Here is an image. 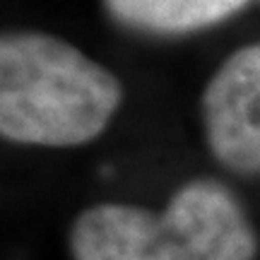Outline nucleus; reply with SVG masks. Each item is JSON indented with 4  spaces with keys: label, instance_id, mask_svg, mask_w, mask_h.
<instances>
[{
    "label": "nucleus",
    "instance_id": "obj_1",
    "mask_svg": "<svg viewBox=\"0 0 260 260\" xmlns=\"http://www.w3.org/2000/svg\"><path fill=\"white\" fill-rule=\"evenodd\" d=\"M123 102L118 77L44 31H0V138L77 147L99 138Z\"/></svg>",
    "mask_w": 260,
    "mask_h": 260
},
{
    "label": "nucleus",
    "instance_id": "obj_2",
    "mask_svg": "<svg viewBox=\"0 0 260 260\" xmlns=\"http://www.w3.org/2000/svg\"><path fill=\"white\" fill-rule=\"evenodd\" d=\"M75 260H255L258 236L229 188L193 178L161 212L121 203L87 207L73 224Z\"/></svg>",
    "mask_w": 260,
    "mask_h": 260
},
{
    "label": "nucleus",
    "instance_id": "obj_3",
    "mask_svg": "<svg viewBox=\"0 0 260 260\" xmlns=\"http://www.w3.org/2000/svg\"><path fill=\"white\" fill-rule=\"evenodd\" d=\"M212 157L236 174H260V41L234 51L203 92Z\"/></svg>",
    "mask_w": 260,
    "mask_h": 260
},
{
    "label": "nucleus",
    "instance_id": "obj_4",
    "mask_svg": "<svg viewBox=\"0 0 260 260\" xmlns=\"http://www.w3.org/2000/svg\"><path fill=\"white\" fill-rule=\"evenodd\" d=\"M116 22L149 34H188L236 15L248 0H104Z\"/></svg>",
    "mask_w": 260,
    "mask_h": 260
}]
</instances>
